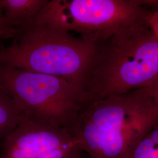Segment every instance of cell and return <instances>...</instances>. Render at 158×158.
<instances>
[{"label":"cell","mask_w":158,"mask_h":158,"mask_svg":"<svg viewBox=\"0 0 158 158\" xmlns=\"http://www.w3.org/2000/svg\"><path fill=\"white\" fill-rule=\"evenodd\" d=\"M158 115L143 89L87 102L70 131L89 158H126Z\"/></svg>","instance_id":"1"},{"label":"cell","mask_w":158,"mask_h":158,"mask_svg":"<svg viewBox=\"0 0 158 158\" xmlns=\"http://www.w3.org/2000/svg\"><path fill=\"white\" fill-rule=\"evenodd\" d=\"M13 40L0 48V64L56 76L85 94L98 44L34 23L18 29Z\"/></svg>","instance_id":"2"},{"label":"cell","mask_w":158,"mask_h":158,"mask_svg":"<svg viewBox=\"0 0 158 158\" xmlns=\"http://www.w3.org/2000/svg\"><path fill=\"white\" fill-rule=\"evenodd\" d=\"M23 116L15 102L0 89V149L6 138L15 129Z\"/></svg>","instance_id":"8"},{"label":"cell","mask_w":158,"mask_h":158,"mask_svg":"<svg viewBox=\"0 0 158 158\" xmlns=\"http://www.w3.org/2000/svg\"><path fill=\"white\" fill-rule=\"evenodd\" d=\"M126 158H158V115Z\"/></svg>","instance_id":"9"},{"label":"cell","mask_w":158,"mask_h":158,"mask_svg":"<svg viewBox=\"0 0 158 158\" xmlns=\"http://www.w3.org/2000/svg\"><path fill=\"white\" fill-rule=\"evenodd\" d=\"M79 158H89V157L87 155L86 153H85V152H83L80 155V156H79Z\"/></svg>","instance_id":"13"},{"label":"cell","mask_w":158,"mask_h":158,"mask_svg":"<svg viewBox=\"0 0 158 158\" xmlns=\"http://www.w3.org/2000/svg\"><path fill=\"white\" fill-rule=\"evenodd\" d=\"M157 85L158 39L145 24L98 44L85 94L92 101Z\"/></svg>","instance_id":"3"},{"label":"cell","mask_w":158,"mask_h":158,"mask_svg":"<svg viewBox=\"0 0 158 158\" xmlns=\"http://www.w3.org/2000/svg\"><path fill=\"white\" fill-rule=\"evenodd\" d=\"M142 0H49L33 23L100 44L126 29L148 24Z\"/></svg>","instance_id":"4"},{"label":"cell","mask_w":158,"mask_h":158,"mask_svg":"<svg viewBox=\"0 0 158 158\" xmlns=\"http://www.w3.org/2000/svg\"><path fill=\"white\" fill-rule=\"evenodd\" d=\"M1 1L6 24L17 32L18 29L32 23L48 4L49 0H1Z\"/></svg>","instance_id":"7"},{"label":"cell","mask_w":158,"mask_h":158,"mask_svg":"<svg viewBox=\"0 0 158 158\" xmlns=\"http://www.w3.org/2000/svg\"><path fill=\"white\" fill-rule=\"evenodd\" d=\"M0 89L23 115L70 130L87 96L64 79L0 64Z\"/></svg>","instance_id":"5"},{"label":"cell","mask_w":158,"mask_h":158,"mask_svg":"<svg viewBox=\"0 0 158 158\" xmlns=\"http://www.w3.org/2000/svg\"><path fill=\"white\" fill-rule=\"evenodd\" d=\"M148 23L153 34L158 39V11L151 12Z\"/></svg>","instance_id":"11"},{"label":"cell","mask_w":158,"mask_h":158,"mask_svg":"<svg viewBox=\"0 0 158 158\" xmlns=\"http://www.w3.org/2000/svg\"><path fill=\"white\" fill-rule=\"evenodd\" d=\"M145 89L148 94L151 97L153 102L158 107V85Z\"/></svg>","instance_id":"12"},{"label":"cell","mask_w":158,"mask_h":158,"mask_svg":"<svg viewBox=\"0 0 158 158\" xmlns=\"http://www.w3.org/2000/svg\"><path fill=\"white\" fill-rule=\"evenodd\" d=\"M83 152L70 130L23 115L3 142L0 158H79Z\"/></svg>","instance_id":"6"},{"label":"cell","mask_w":158,"mask_h":158,"mask_svg":"<svg viewBox=\"0 0 158 158\" xmlns=\"http://www.w3.org/2000/svg\"><path fill=\"white\" fill-rule=\"evenodd\" d=\"M17 32L8 27L4 18L3 8L0 0V48L2 46L1 43L8 39H13L15 38Z\"/></svg>","instance_id":"10"}]
</instances>
